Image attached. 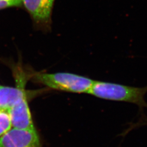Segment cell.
Here are the masks:
<instances>
[{
	"label": "cell",
	"instance_id": "cell-4",
	"mask_svg": "<svg viewBox=\"0 0 147 147\" xmlns=\"http://www.w3.org/2000/svg\"><path fill=\"white\" fill-rule=\"evenodd\" d=\"M0 147H41L36 130L11 128L0 138Z\"/></svg>",
	"mask_w": 147,
	"mask_h": 147
},
{
	"label": "cell",
	"instance_id": "cell-8",
	"mask_svg": "<svg viewBox=\"0 0 147 147\" xmlns=\"http://www.w3.org/2000/svg\"><path fill=\"white\" fill-rule=\"evenodd\" d=\"M11 7H22V0H0V10Z\"/></svg>",
	"mask_w": 147,
	"mask_h": 147
},
{
	"label": "cell",
	"instance_id": "cell-1",
	"mask_svg": "<svg viewBox=\"0 0 147 147\" xmlns=\"http://www.w3.org/2000/svg\"><path fill=\"white\" fill-rule=\"evenodd\" d=\"M88 93L103 99L134 104L142 109L144 107L147 108V103L145 100L147 86L136 87L94 81Z\"/></svg>",
	"mask_w": 147,
	"mask_h": 147
},
{
	"label": "cell",
	"instance_id": "cell-7",
	"mask_svg": "<svg viewBox=\"0 0 147 147\" xmlns=\"http://www.w3.org/2000/svg\"><path fill=\"white\" fill-rule=\"evenodd\" d=\"M12 128L8 112L0 111V138Z\"/></svg>",
	"mask_w": 147,
	"mask_h": 147
},
{
	"label": "cell",
	"instance_id": "cell-6",
	"mask_svg": "<svg viewBox=\"0 0 147 147\" xmlns=\"http://www.w3.org/2000/svg\"><path fill=\"white\" fill-rule=\"evenodd\" d=\"M18 83L16 87L0 86V111L8 112L20 101L27 97L24 80H18Z\"/></svg>",
	"mask_w": 147,
	"mask_h": 147
},
{
	"label": "cell",
	"instance_id": "cell-2",
	"mask_svg": "<svg viewBox=\"0 0 147 147\" xmlns=\"http://www.w3.org/2000/svg\"><path fill=\"white\" fill-rule=\"evenodd\" d=\"M32 79L52 89L78 93H88L94 82L88 78L68 73H36Z\"/></svg>",
	"mask_w": 147,
	"mask_h": 147
},
{
	"label": "cell",
	"instance_id": "cell-5",
	"mask_svg": "<svg viewBox=\"0 0 147 147\" xmlns=\"http://www.w3.org/2000/svg\"><path fill=\"white\" fill-rule=\"evenodd\" d=\"M13 128L36 130L33 123L31 113L26 97L8 111Z\"/></svg>",
	"mask_w": 147,
	"mask_h": 147
},
{
	"label": "cell",
	"instance_id": "cell-9",
	"mask_svg": "<svg viewBox=\"0 0 147 147\" xmlns=\"http://www.w3.org/2000/svg\"></svg>",
	"mask_w": 147,
	"mask_h": 147
},
{
	"label": "cell",
	"instance_id": "cell-3",
	"mask_svg": "<svg viewBox=\"0 0 147 147\" xmlns=\"http://www.w3.org/2000/svg\"><path fill=\"white\" fill-rule=\"evenodd\" d=\"M22 7L30 14L36 30L44 32L51 30L55 0H22Z\"/></svg>",
	"mask_w": 147,
	"mask_h": 147
}]
</instances>
